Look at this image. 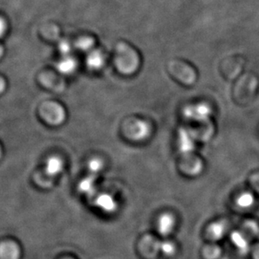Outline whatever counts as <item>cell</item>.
Listing matches in <instances>:
<instances>
[{
  "mask_svg": "<svg viewBox=\"0 0 259 259\" xmlns=\"http://www.w3.org/2000/svg\"><path fill=\"white\" fill-rule=\"evenodd\" d=\"M95 204L103 211L108 214L114 213L118 208L117 202L115 200V197L107 193L100 194L96 199Z\"/></svg>",
  "mask_w": 259,
  "mask_h": 259,
  "instance_id": "7a4b0ae2",
  "label": "cell"
},
{
  "mask_svg": "<svg viewBox=\"0 0 259 259\" xmlns=\"http://www.w3.org/2000/svg\"><path fill=\"white\" fill-rule=\"evenodd\" d=\"M63 169V160L57 157H51L46 163V172L52 177L58 176Z\"/></svg>",
  "mask_w": 259,
  "mask_h": 259,
  "instance_id": "8992f818",
  "label": "cell"
},
{
  "mask_svg": "<svg viewBox=\"0 0 259 259\" xmlns=\"http://www.w3.org/2000/svg\"><path fill=\"white\" fill-rule=\"evenodd\" d=\"M179 147L184 154H189L194 149V142L193 137L186 129L181 130L180 132Z\"/></svg>",
  "mask_w": 259,
  "mask_h": 259,
  "instance_id": "3957f363",
  "label": "cell"
},
{
  "mask_svg": "<svg viewBox=\"0 0 259 259\" xmlns=\"http://www.w3.org/2000/svg\"><path fill=\"white\" fill-rule=\"evenodd\" d=\"M105 64V57L100 52H94L87 58L88 67L90 69L99 70Z\"/></svg>",
  "mask_w": 259,
  "mask_h": 259,
  "instance_id": "9c48e42d",
  "label": "cell"
},
{
  "mask_svg": "<svg viewBox=\"0 0 259 259\" xmlns=\"http://www.w3.org/2000/svg\"><path fill=\"white\" fill-rule=\"evenodd\" d=\"M132 137L134 139L142 141L148 137L150 135V126L147 122L138 120L132 128Z\"/></svg>",
  "mask_w": 259,
  "mask_h": 259,
  "instance_id": "5b68a950",
  "label": "cell"
},
{
  "mask_svg": "<svg viewBox=\"0 0 259 259\" xmlns=\"http://www.w3.org/2000/svg\"><path fill=\"white\" fill-rule=\"evenodd\" d=\"M185 117L196 120L199 122H204L209 120L211 115V110L209 105L205 104H199L196 105H190L185 110Z\"/></svg>",
  "mask_w": 259,
  "mask_h": 259,
  "instance_id": "6da1fadb",
  "label": "cell"
},
{
  "mask_svg": "<svg viewBox=\"0 0 259 259\" xmlns=\"http://www.w3.org/2000/svg\"><path fill=\"white\" fill-rule=\"evenodd\" d=\"M151 244H152V251H157V252H162L163 254L167 256H172L175 254V245L168 242H158L151 240Z\"/></svg>",
  "mask_w": 259,
  "mask_h": 259,
  "instance_id": "52a82bcc",
  "label": "cell"
},
{
  "mask_svg": "<svg viewBox=\"0 0 259 259\" xmlns=\"http://www.w3.org/2000/svg\"><path fill=\"white\" fill-rule=\"evenodd\" d=\"M76 67H77L76 62L72 60V58H67V59L61 61L58 65V70L64 74H71L74 72Z\"/></svg>",
  "mask_w": 259,
  "mask_h": 259,
  "instance_id": "5bb4252c",
  "label": "cell"
},
{
  "mask_svg": "<svg viewBox=\"0 0 259 259\" xmlns=\"http://www.w3.org/2000/svg\"><path fill=\"white\" fill-rule=\"evenodd\" d=\"M237 203L238 206L241 207L242 209H248L254 204L255 197L253 196V194L249 192L242 193L237 198Z\"/></svg>",
  "mask_w": 259,
  "mask_h": 259,
  "instance_id": "4fadbf2b",
  "label": "cell"
},
{
  "mask_svg": "<svg viewBox=\"0 0 259 259\" xmlns=\"http://www.w3.org/2000/svg\"><path fill=\"white\" fill-rule=\"evenodd\" d=\"M10 254V259H18L19 249L15 243H4L0 246V259H8Z\"/></svg>",
  "mask_w": 259,
  "mask_h": 259,
  "instance_id": "ba28073f",
  "label": "cell"
},
{
  "mask_svg": "<svg viewBox=\"0 0 259 259\" xmlns=\"http://www.w3.org/2000/svg\"><path fill=\"white\" fill-rule=\"evenodd\" d=\"M255 258L259 259V250L258 251H257V252H256V254H255Z\"/></svg>",
  "mask_w": 259,
  "mask_h": 259,
  "instance_id": "e0dca14e",
  "label": "cell"
},
{
  "mask_svg": "<svg viewBox=\"0 0 259 259\" xmlns=\"http://www.w3.org/2000/svg\"><path fill=\"white\" fill-rule=\"evenodd\" d=\"M232 241L240 252L246 254L249 251V244L247 239L240 232H235L232 233Z\"/></svg>",
  "mask_w": 259,
  "mask_h": 259,
  "instance_id": "30bf717a",
  "label": "cell"
},
{
  "mask_svg": "<svg viewBox=\"0 0 259 259\" xmlns=\"http://www.w3.org/2000/svg\"><path fill=\"white\" fill-rule=\"evenodd\" d=\"M175 220L172 214H163L158 220V232L162 236H167L172 232L175 227Z\"/></svg>",
  "mask_w": 259,
  "mask_h": 259,
  "instance_id": "277c9868",
  "label": "cell"
},
{
  "mask_svg": "<svg viewBox=\"0 0 259 259\" xmlns=\"http://www.w3.org/2000/svg\"><path fill=\"white\" fill-rule=\"evenodd\" d=\"M79 190L84 194H91L95 191V175H90L80 182Z\"/></svg>",
  "mask_w": 259,
  "mask_h": 259,
  "instance_id": "8fae6325",
  "label": "cell"
},
{
  "mask_svg": "<svg viewBox=\"0 0 259 259\" xmlns=\"http://www.w3.org/2000/svg\"><path fill=\"white\" fill-rule=\"evenodd\" d=\"M226 232V226L222 222H217L209 227V234L213 240H220L224 236Z\"/></svg>",
  "mask_w": 259,
  "mask_h": 259,
  "instance_id": "7c38bea8",
  "label": "cell"
},
{
  "mask_svg": "<svg viewBox=\"0 0 259 259\" xmlns=\"http://www.w3.org/2000/svg\"><path fill=\"white\" fill-rule=\"evenodd\" d=\"M104 167V162L100 158H93L89 162V169L93 175H97Z\"/></svg>",
  "mask_w": 259,
  "mask_h": 259,
  "instance_id": "9a60e30c",
  "label": "cell"
},
{
  "mask_svg": "<svg viewBox=\"0 0 259 259\" xmlns=\"http://www.w3.org/2000/svg\"><path fill=\"white\" fill-rule=\"evenodd\" d=\"M205 255H206L207 258H217L220 255V249L218 247H211V248L206 250Z\"/></svg>",
  "mask_w": 259,
  "mask_h": 259,
  "instance_id": "2e32d148",
  "label": "cell"
}]
</instances>
